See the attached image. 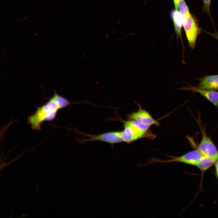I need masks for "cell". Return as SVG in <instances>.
I'll return each instance as SVG.
<instances>
[{
    "instance_id": "10",
    "label": "cell",
    "mask_w": 218,
    "mask_h": 218,
    "mask_svg": "<svg viewBox=\"0 0 218 218\" xmlns=\"http://www.w3.org/2000/svg\"><path fill=\"white\" fill-rule=\"evenodd\" d=\"M171 16L177 38H180L182 42L181 35V29L183 25L182 18L178 10L175 9L173 11Z\"/></svg>"
},
{
    "instance_id": "1",
    "label": "cell",
    "mask_w": 218,
    "mask_h": 218,
    "mask_svg": "<svg viewBox=\"0 0 218 218\" xmlns=\"http://www.w3.org/2000/svg\"><path fill=\"white\" fill-rule=\"evenodd\" d=\"M59 95L54 90L53 96L45 104L38 107L35 113L28 118V122L34 130H41L42 123L51 121L55 117L59 110L73 104Z\"/></svg>"
},
{
    "instance_id": "15",
    "label": "cell",
    "mask_w": 218,
    "mask_h": 218,
    "mask_svg": "<svg viewBox=\"0 0 218 218\" xmlns=\"http://www.w3.org/2000/svg\"><path fill=\"white\" fill-rule=\"evenodd\" d=\"M174 5L175 7V9L178 10V4L180 0H173Z\"/></svg>"
},
{
    "instance_id": "11",
    "label": "cell",
    "mask_w": 218,
    "mask_h": 218,
    "mask_svg": "<svg viewBox=\"0 0 218 218\" xmlns=\"http://www.w3.org/2000/svg\"><path fill=\"white\" fill-rule=\"evenodd\" d=\"M215 161L213 158L204 155L196 166L202 171H204L210 167Z\"/></svg>"
},
{
    "instance_id": "7",
    "label": "cell",
    "mask_w": 218,
    "mask_h": 218,
    "mask_svg": "<svg viewBox=\"0 0 218 218\" xmlns=\"http://www.w3.org/2000/svg\"><path fill=\"white\" fill-rule=\"evenodd\" d=\"M139 107L137 111L132 112L127 116L128 120H134L150 126L152 125H160L159 123L155 120L148 111L143 109L140 106Z\"/></svg>"
},
{
    "instance_id": "12",
    "label": "cell",
    "mask_w": 218,
    "mask_h": 218,
    "mask_svg": "<svg viewBox=\"0 0 218 218\" xmlns=\"http://www.w3.org/2000/svg\"><path fill=\"white\" fill-rule=\"evenodd\" d=\"M178 8L182 19L190 13L188 7L184 0H180Z\"/></svg>"
},
{
    "instance_id": "13",
    "label": "cell",
    "mask_w": 218,
    "mask_h": 218,
    "mask_svg": "<svg viewBox=\"0 0 218 218\" xmlns=\"http://www.w3.org/2000/svg\"><path fill=\"white\" fill-rule=\"evenodd\" d=\"M203 7L202 11L207 13L210 16V8L211 0H203Z\"/></svg>"
},
{
    "instance_id": "4",
    "label": "cell",
    "mask_w": 218,
    "mask_h": 218,
    "mask_svg": "<svg viewBox=\"0 0 218 218\" xmlns=\"http://www.w3.org/2000/svg\"><path fill=\"white\" fill-rule=\"evenodd\" d=\"M183 25L188 41L189 46L194 48L198 36L201 32V29L197 18L190 13L182 19Z\"/></svg>"
},
{
    "instance_id": "6",
    "label": "cell",
    "mask_w": 218,
    "mask_h": 218,
    "mask_svg": "<svg viewBox=\"0 0 218 218\" xmlns=\"http://www.w3.org/2000/svg\"><path fill=\"white\" fill-rule=\"evenodd\" d=\"M202 138L198 149L204 155L210 157L215 160L218 158V152L211 139L202 130Z\"/></svg>"
},
{
    "instance_id": "16",
    "label": "cell",
    "mask_w": 218,
    "mask_h": 218,
    "mask_svg": "<svg viewBox=\"0 0 218 218\" xmlns=\"http://www.w3.org/2000/svg\"><path fill=\"white\" fill-rule=\"evenodd\" d=\"M216 174L218 177V158L215 162Z\"/></svg>"
},
{
    "instance_id": "3",
    "label": "cell",
    "mask_w": 218,
    "mask_h": 218,
    "mask_svg": "<svg viewBox=\"0 0 218 218\" xmlns=\"http://www.w3.org/2000/svg\"><path fill=\"white\" fill-rule=\"evenodd\" d=\"M170 159L162 160L155 157L148 159L145 163L139 164L138 167L141 168L147 165L154 163H160L162 164L173 162H178L196 165L197 163L204 156L199 150H193L179 156L176 157L167 155Z\"/></svg>"
},
{
    "instance_id": "2",
    "label": "cell",
    "mask_w": 218,
    "mask_h": 218,
    "mask_svg": "<svg viewBox=\"0 0 218 218\" xmlns=\"http://www.w3.org/2000/svg\"><path fill=\"white\" fill-rule=\"evenodd\" d=\"M123 124L124 130L121 131L123 141L129 144L139 139L153 138L155 135L149 130L150 126L133 120H125L118 118Z\"/></svg>"
},
{
    "instance_id": "9",
    "label": "cell",
    "mask_w": 218,
    "mask_h": 218,
    "mask_svg": "<svg viewBox=\"0 0 218 218\" xmlns=\"http://www.w3.org/2000/svg\"><path fill=\"white\" fill-rule=\"evenodd\" d=\"M197 87L211 90L218 89V75L207 76L202 78Z\"/></svg>"
},
{
    "instance_id": "5",
    "label": "cell",
    "mask_w": 218,
    "mask_h": 218,
    "mask_svg": "<svg viewBox=\"0 0 218 218\" xmlns=\"http://www.w3.org/2000/svg\"><path fill=\"white\" fill-rule=\"evenodd\" d=\"M77 131L78 133L88 137L87 138L78 140L79 142L81 143L88 141H99L109 143L113 145L123 141L121 131H111L97 135H91L78 131Z\"/></svg>"
},
{
    "instance_id": "8",
    "label": "cell",
    "mask_w": 218,
    "mask_h": 218,
    "mask_svg": "<svg viewBox=\"0 0 218 218\" xmlns=\"http://www.w3.org/2000/svg\"><path fill=\"white\" fill-rule=\"evenodd\" d=\"M190 90L194 92L201 94L215 106L218 105V92L213 90L192 87Z\"/></svg>"
},
{
    "instance_id": "14",
    "label": "cell",
    "mask_w": 218,
    "mask_h": 218,
    "mask_svg": "<svg viewBox=\"0 0 218 218\" xmlns=\"http://www.w3.org/2000/svg\"><path fill=\"white\" fill-rule=\"evenodd\" d=\"M207 33L218 40V32L217 31H215L213 33H210L209 32Z\"/></svg>"
}]
</instances>
